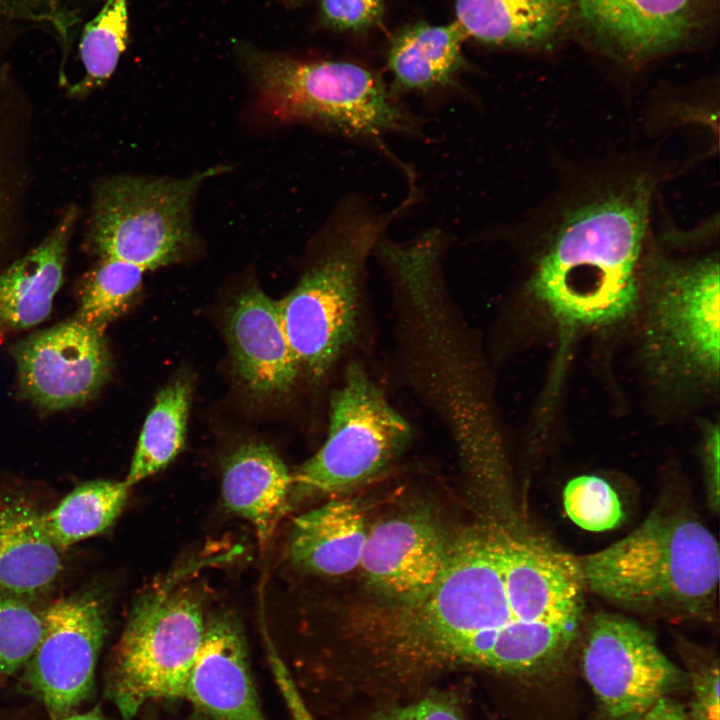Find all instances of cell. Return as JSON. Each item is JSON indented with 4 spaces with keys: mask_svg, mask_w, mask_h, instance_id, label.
Masks as SVG:
<instances>
[{
    "mask_svg": "<svg viewBox=\"0 0 720 720\" xmlns=\"http://www.w3.org/2000/svg\"><path fill=\"white\" fill-rule=\"evenodd\" d=\"M242 63L266 112L381 144L390 133H416L417 120L380 76L349 61L301 60L239 47Z\"/></svg>",
    "mask_w": 720,
    "mask_h": 720,
    "instance_id": "5b68a950",
    "label": "cell"
},
{
    "mask_svg": "<svg viewBox=\"0 0 720 720\" xmlns=\"http://www.w3.org/2000/svg\"><path fill=\"white\" fill-rule=\"evenodd\" d=\"M183 720H211L206 715L201 713L198 710H194L192 713H190L185 719Z\"/></svg>",
    "mask_w": 720,
    "mask_h": 720,
    "instance_id": "d590c367",
    "label": "cell"
},
{
    "mask_svg": "<svg viewBox=\"0 0 720 720\" xmlns=\"http://www.w3.org/2000/svg\"><path fill=\"white\" fill-rule=\"evenodd\" d=\"M176 572L133 602L105 677V696L124 720L154 700L184 698L206 620L198 593Z\"/></svg>",
    "mask_w": 720,
    "mask_h": 720,
    "instance_id": "8992f818",
    "label": "cell"
},
{
    "mask_svg": "<svg viewBox=\"0 0 720 720\" xmlns=\"http://www.w3.org/2000/svg\"><path fill=\"white\" fill-rule=\"evenodd\" d=\"M581 669L604 720H640L687 684L649 630L614 613L597 614L589 623Z\"/></svg>",
    "mask_w": 720,
    "mask_h": 720,
    "instance_id": "9c48e42d",
    "label": "cell"
},
{
    "mask_svg": "<svg viewBox=\"0 0 720 720\" xmlns=\"http://www.w3.org/2000/svg\"><path fill=\"white\" fill-rule=\"evenodd\" d=\"M410 437L409 422L362 364L351 362L330 396L327 438L293 476L292 488L319 494L358 485L393 461Z\"/></svg>",
    "mask_w": 720,
    "mask_h": 720,
    "instance_id": "ba28073f",
    "label": "cell"
},
{
    "mask_svg": "<svg viewBox=\"0 0 720 720\" xmlns=\"http://www.w3.org/2000/svg\"><path fill=\"white\" fill-rule=\"evenodd\" d=\"M77 215L76 207L68 208L38 246L0 274V329H26L49 316Z\"/></svg>",
    "mask_w": 720,
    "mask_h": 720,
    "instance_id": "ac0fdd59",
    "label": "cell"
},
{
    "mask_svg": "<svg viewBox=\"0 0 720 720\" xmlns=\"http://www.w3.org/2000/svg\"><path fill=\"white\" fill-rule=\"evenodd\" d=\"M42 632L23 669L25 688L44 705L50 720L75 714L91 696L95 668L107 635L103 593L87 588L42 610Z\"/></svg>",
    "mask_w": 720,
    "mask_h": 720,
    "instance_id": "30bf717a",
    "label": "cell"
},
{
    "mask_svg": "<svg viewBox=\"0 0 720 720\" xmlns=\"http://www.w3.org/2000/svg\"><path fill=\"white\" fill-rule=\"evenodd\" d=\"M226 335L234 368L258 394L289 392L300 374L286 339L278 309L258 287L243 292L228 312Z\"/></svg>",
    "mask_w": 720,
    "mask_h": 720,
    "instance_id": "2e32d148",
    "label": "cell"
},
{
    "mask_svg": "<svg viewBox=\"0 0 720 720\" xmlns=\"http://www.w3.org/2000/svg\"><path fill=\"white\" fill-rule=\"evenodd\" d=\"M366 537L358 506L347 500H332L295 518L289 554L304 570L342 575L359 565Z\"/></svg>",
    "mask_w": 720,
    "mask_h": 720,
    "instance_id": "44dd1931",
    "label": "cell"
},
{
    "mask_svg": "<svg viewBox=\"0 0 720 720\" xmlns=\"http://www.w3.org/2000/svg\"><path fill=\"white\" fill-rule=\"evenodd\" d=\"M184 698L211 720H268L252 679L243 630L231 613L206 620Z\"/></svg>",
    "mask_w": 720,
    "mask_h": 720,
    "instance_id": "9a60e30c",
    "label": "cell"
},
{
    "mask_svg": "<svg viewBox=\"0 0 720 720\" xmlns=\"http://www.w3.org/2000/svg\"><path fill=\"white\" fill-rule=\"evenodd\" d=\"M131 486L126 481L93 480L68 493L45 511L43 524L62 551L106 531L119 517Z\"/></svg>",
    "mask_w": 720,
    "mask_h": 720,
    "instance_id": "603a6c76",
    "label": "cell"
},
{
    "mask_svg": "<svg viewBox=\"0 0 720 720\" xmlns=\"http://www.w3.org/2000/svg\"><path fill=\"white\" fill-rule=\"evenodd\" d=\"M42 610L0 592V683L23 671L42 632Z\"/></svg>",
    "mask_w": 720,
    "mask_h": 720,
    "instance_id": "4316f807",
    "label": "cell"
},
{
    "mask_svg": "<svg viewBox=\"0 0 720 720\" xmlns=\"http://www.w3.org/2000/svg\"><path fill=\"white\" fill-rule=\"evenodd\" d=\"M289 1H291V2H293V3H297V2H299V1H301V0H289Z\"/></svg>",
    "mask_w": 720,
    "mask_h": 720,
    "instance_id": "74e56055",
    "label": "cell"
},
{
    "mask_svg": "<svg viewBox=\"0 0 720 720\" xmlns=\"http://www.w3.org/2000/svg\"><path fill=\"white\" fill-rule=\"evenodd\" d=\"M60 720H108L100 707H94L86 713H75Z\"/></svg>",
    "mask_w": 720,
    "mask_h": 720,
    "instance_id": "e575fe53",
    "label": "cell"
},
{
    "mask_svg": "<svg viewBox=\"0 0 720 720\" xmlns=\"http://www.w3.org/2000/svg\"><path fill=\"white\" fill-rule=\"evenodd\" d=\"M578 563L584 586L609 601L678 616H712L720 572L718 542L686 514H652L624 538Z\"/></svg>",
    "mask_w": 720,
    "mask_h": 720,
    "instance_id": "3957f363",
    "label": "cell"
},
{
    "mask_svg": "<svg viewBox=\"0 0 720 720\" xmlns=\"http://www.w3.org/2000/svg\"><path fill=\"white\" fill-rule=\"evenodd\" d=\"M28 493L0 487V592L32 604L55 586L63 555Z\"/></svg>",
    "mask_w": 720,
    "mask_h": 720,
    "instance_id": "e0dca14e",
    "label": "cell"
},
{
    "mask_svg": "<svg viewBox=\"0 0 720 720\" xmlns=\"http://www.w3.org/2000/svg\"><path fill=\"white\" fill-rule=\"evenodd\" d=\"M130 1L106 0L81 26L77 48L83 76L70 86L73 96H84L104 86L114 74L129 41Z\"/></svg>",
    "mask_w": 720,
    "mask_h": 720,
    "instance_id": "d4e9b609",
    "label": "cell"
},
{
    "mask_svg": "<svg viewBox=\"0 0 720 720\" xmlns=\"http://www.w3.org/2000/svg\"><path fill=\"white\" fill-rule=\"evenodd\" d=\"M215 166L185 178L118 175L93 193L88 247L153 270L180 260L195 244L192 200L202 183L225 172Z\"/></svg>",
    "mask_w": 720,
    "mask_h": 720,
    "instance_id": "52a82bcc",
    "label": "cell"
},
{
    "mask_svg": "<svg viewBox=\"0 0 720 720\" xmlns=\"http://www.w3.org/2000/svg\"><path fill=\"white\" fill-rule=\"evenodd\" d=\"M640 720H689L686 708L672 696L661 698Z\"/></svg>",
    "mask_w": 720,
    "mask_h": 720,
    "instance_id": "836d02e7",
    "label": "cell"
},
{
    "mask_svg": "<svg viewBox=\"0 0 720 720\" xmlns=\"http://www.w3.org/2000/svg\"><path fill=\"white\" fill-rule=\"evenodd\" d=\"M690 688L689 720H720L719 664L717 659H694L687 663Z\"/></svg>",
    "mask_w": 720,
    "mask_h": 720,
    "instance_id": "f546056e",
    "label": "cell"
},
{
    "mask_svg": "<svg viewBox=\"0 0 720 720\" xmlns=\"http://www.w3.org/2000/svg\"><path fill=\"white\" fill-rule=\"evenodd\" d=\"M222 498L231 512L248 520L265 546L285 510L293 476L264 443H246L223 462Z\"/></svg>",
    "mask_w": 720,
    "mask_h": 720,
    "instance_id": "ffe728a7",
    "label": "cell"
},
{
    "mask_svg": "<svg viewBox=\"0 0 720 720\" xmlns=\"http://www.w3.org/2000/svg\"><path fill=\"white\" fill-rule=\"evenodd\" d=\"M369 720H466L459 697L452 691L430 688L402 701L380 704Z\"/></svg>",
    "mask_w": 720,
    "mask_h": 720,
    "instance_id": "f1b7e54d",
    "label": "cell"
},
{
    "mask_svg": "<svg viewBox=\"0 0 720 720\" xmlns=\"http://www.w3.org/2000/svg\"><path fill=\"white\" fill-rule=\"evenodd\" d=\"M144 273L128 262L99 258L82 280L79 306L72 318L104 334L106 327L128 309Z\"/></svg>",
    "mask_w": 720,
    "mask_h": 720,
    "instance_id": "484cf974",
    "label": "cell"
},
{
    "mask_svg": "<svg viewBox=\"0 0 720 720\" xmlns=\"http://www.w3.org/2000/svg\"><path fill=\"white\" fill-rule=\"evenodd\" d=\"M324 22L341 31H362L379 23L384 0H320Z\"/></svg>",
    "mask_w": 720,
    "mask_h": 720,
    "instance_id": "4dcf8cb0",
    "label": "cell"
},
{
    "mask_svg": "<svg viewBox=\"0 0 720 720\" xmlns=\"http://www.w3.org/2000/svg\"><path fill=\"white\" fill-rule=\"evenodd\" d=\"M191 388L177 380L160 391L139 436L126 482L132 487L166 467L185 441Z\"/></svg>",
    "mask_w": 720,
    "mask_h": 720,
    "instance_id": "cb8c5ba5",
    "label": "cell"
},
{
    "mask_svg": "<svg viewBox=\"0 0 720 720\" xmlns=\"http://www.w3.org/2000/svg\"><path fill=\"white\" fill-rule=\"evenodd\" d=\"M449 546L429 520L401 516L380 522L367 533L359 564L374 587L414 607L441 579Z\"/></svg>",
    "mask_w": 720,
    "mask_h": 720,
    "instance_id": "5bb4252c",
    "label": "cell"
},
{
    "mask_svg": "<svg viewBox=\"0 0 720 720\" xmlns=\"http://www.w3.org/2000/svg\"><path fill=\"white\" fill-rule=\"evenodd\" d=\"M652 185L636 177L574 203L550 231L529 283L561 326L601 328L637 304L645 269Z\"/></svg>",
    "mask_w": 720,
    "mask_h": 720,
    "instance_id": "7a4b0ae2",
    "label": "cell"
},
{
    "mask_svg": "<svg viewBox=\"0 0 720 720\" xmlns=\"http://www.w3.org/2000/svg\"><path fill=\"white\" fill-rule=\"evenodd\" d=\"M2 172L0 170V232H1V224H2V213L4 208V197H3V181H2Z\"/></svg>",
    "mask_w": 720,
    "mask_h": 720,
    "instance_id": "8d00e7d4",
    "label": "cell"
},
{
    "mask_svg": "<svg viewBox=\"0 0 720 720\" xmlns=\"http://www.w3.org/2000/svg\"><path fill=\"white\" fill-rule=\"evenodd\" d=\"M467 38L456 20L403 28L393 38L387 57L396 86L426 92L449 85L463 67L462 44Z\"/></svg>",
    "mask_w": 720,
    "mask_h": 720,
    "instance_id": "7402d4cb",
    "label": "cell"
},
{
    "mask_svg": "<svg viewBox=\"0 0 720 720\" xmlns=\"http://www.w3.org/2000/svg\"><path fill=\"white\" fill-rule=\"evenodd\" d=\"M654 272L653 337L684 368L716 376L720 360L717 258L661 262Z\"/></svg>",
    "mask_w": 720,
    "mask_h": 720,
    "instance_id": "8fae6325",
    "label": "cell"
},
{
    "mask_svg": "<svg viewBox=\"0 0 720 720\" xmlns=\"http://www.w3.org/2000/svg\"><path fill=\"white\" fill-rule=\"evenodd\" d=\"M715 0H576V18L608 54L629 62L663 56L699 40Z\"/></svg>",
    "mask_w": 720,
    "mask_h": 720,
    "instance_id": "4fadbf2b",
    "label": "cell"
},
{
    "mask_svg": "<svg viewBox=\"0 0 720 720\" xmlns=\"http://www.w3.org/2000/svg\"><path fill=\"white\" fill-rule=\"evenodd\" d=\"M566 514L582 529L601 532L623 519L620 499L604 479L583 475L570 480L563 492Z\"/></svg>",
    "mask_w": 720,
    "mask_h": 720,
    "instance_id": "83f0119b",
    "label": "cell"
},
{
    "mask_svg": "<svg viewBox=\"0 0 720 720\" xmlns=\"http://www.w3.org/2000/svg\"><path fill=\"white\" fill-rule=\"evenodd\" d=\"M403 208L378 214L360 201L344 203L324 231L321 252L278 301L288 344L311 380L322 379L356 338L366 261Z\"/></svg>",
    "mask_w": 720,
    "mask_h": 720,
    "instance_id": "277c9868",
    "label": "cell"
},
{
    "mask_svg": "<svg viewBox=\"0 0 720 720\" xmlns=\"http://www.w3.org/2000/svg\"><path fill=\"white\" fill-rule=\"evenodd\" d=\"M147 720H151V719H147Z\"/></svg>",
    "mask_w": 720,
    "mask_h": 720,
    "instance_id": "f35d334b",
    "label": "cell"
},
{
    "mask_svg": "<svg viewBox=\"0 0 720 720\" xmlns=\"http://www.w3.org/2000/svg\"><path fill=\"white\" fill-rule=\"evenodd\" d=\"M705 447L709 495L712 504L717 508L719 491V429L717 426L708 432Z\"/></svg>",
    "mask_w": 720,
    "mask_h": 720,
    "instance_id": "d6a6232c",
    "label": "cell"
},
{
    "mask_svg": "<svg viewBox=\"0 0 720 720\" xmlns=\"http://www.w3.org/2000/svg\"><path fill=\"white\" fill-rule=\"evenodd\" d=\"M267 658L275 683L293 720H316L311 714L291 673L274 647L267 648Z\"/></svg>",
    "mask_w": 720,
    "mask_h": 720,
    "instance_id": "1f68e13d",
    "label": "cell"
},
{
    "mask_svg": "<svg viewBox=\"0 0 720 720\" xmlns=\"http://www.w3.org/2000/svg\"><path fill=\"white\" fill-rule=\"evenodd\" d=\"M11 353L20 392L46 411L87 403L111 374L104 334L73 318L20 340Z\"/></svg>",
    "mask_w": 720,
    "mask_h": 720,
    "instance_id": "7c38bea8",
    "label": "cell"
},
{
    "mask_svg": "<svg viewBox=\"0 0 720 720\" xmlns=\"http://www.w3.org/2000/svg\"><path fill=\"white\" fill-rule=\"evenodd\" d=\"M504 530L472 528L449 546L445 571L421 616L366 637L360 688L380 701L416 697L458 669L499 673L549 650L556 638L543 593L507 570Z\"/></svg>",
    "mask_w": 720,
    "mask_h": 720,
    "instance_id": "6da1fadb",
    "label": "cell"
},
{
    "mask_svg": "<svg viewBox=\"0 0 720 720\" xmlns=\"http://www.w3.org/2000/svg\"><path fill=\"white\" fill-rule=\"evenodd\" d=\"M456 21L468 37L498 47L552 45L576 18V0H456Z\"/></svg>",
    "mask_w": 720,
    "mask_h": 720,
    "instance_id": "d6986e66",
    "label": "cell"
}]
</instances>
